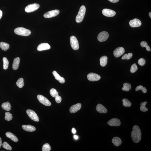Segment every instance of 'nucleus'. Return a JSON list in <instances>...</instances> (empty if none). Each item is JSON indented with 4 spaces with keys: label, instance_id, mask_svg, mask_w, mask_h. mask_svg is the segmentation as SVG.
<instances>
[{
    "label": "nucleus",
    "instance_id": "f257e3e1",
    "mask_svg": "<svg viewBox=\"0 0 151 151\" xmlns=\"http://www.w3.org/2000/svg\"><path fill=\"white\" fill-rule=\"evenodd\" d=\"M132 130L131 133V138L133 142L139 143L140 142L142 136L140 128L138 126L135 125L133 126Z\"/></svg>",
    "mask_w": 151,
    "mask_h": 151
},
{
    "label": "nucleus",
    "instance_id": "f03ea898",
    "mask_svg": "<svg viewBox=\"0 0 151 151\" xmlns=\"http://www.w3.org/2000/svg\"><path fill=\"white\" fill-rule=\"evenodd\" d=\"M14 32L18 35L24 36H29L31 33V32L30 30L22 27H18L15 29Z\"/></svg>",
    "mask_w": 151,
    "mask_h": 151
},
{
    "label": "nucleus",
    "instance_id": "7ed1b4c3",
    "mask_svg": "<svg viewBox=\"0 0 151 151\" xmlns=\"http://www.w3.org/2000/svg\"><path fill=\"white\" fill-rule=\"evenodd\" d=\"M86 10V8L84 6H82L80 7L78 14L76 17V22L80 23L83 20L85 16Z\"/></svg>",
    "mask_w": 151,
    "mask_h": 151
},
{
    "label": "nucleus",
    "instance_id": "20e7f679",
    "mask_svg": "<svg viewBox=\"0 0 151 151\" xmlns=\"http://www.w3.org/2000/svg\"><path fill=\"white\" fill-rule=\"evenodd\" d=\"M70 45L72 49L75 50L79 49V43L76 38L74 36H72L70 38Z\"/></svg>",
    "mask_w": 151,
    "mask_h": 151
},
{
    "label": "nucleus",
    "instance_id": "39448f33",
    "mask_svg": "<svg viewBox=\"0 0 151 151\" xmlns=\"http://www.w3.org/2000/svg\"><path fill=\"white\" fill-rule=\"evenodd\" d=\"M40 5L37 3H34L28 5L25 9L26 12H31L37 10L39 8Z\"/></svg>",
    "mask_w": 151,
    "mask_h": 151
},
{
    "label": "nucleus",
    "instance_id": "423d86ee",
    "mask_svg": "<svg viewBox=\"0 0 151 151\" xmlns=\"http://www.w3.org/2000/svg\"><path fill=\"white\" fill-rule=\"evenodd\" d=\"M27 114L29 117L33 121L38 122L39 121V119L37 114L34 111L28 110L26 111Z\"/></svg>",
    "mask_w": 151,
    "mask_h": 151
},
{
    "label": "nucleus",
    "instance_id": "0eeeda50",
    "mask_svg": "<svg viewBox=\"0 0 151 151\" xmlns=\"http://www.w3.org/2000/svg\"><path fill=\"white\" fill-rule=\"evenodd\" d=\"M38 100L41 104L46 106H50L51 103L47 98L43 95H39L37 96Z\"/></svg>",
    "mask_w": 151,
    "mask_h": 151
},
{
    "label": "nucleus",
    "instance_id": "6e6552de",
    "mask_svg": "<svg viewBox=\"0 0 151 151\" xmlns=\"http://www.w3.org/2000/svg\"><path fill=\"white\" fill-rule=\"evenodd\" d=\"M60 13V11L58 10H55L48 11L44 15V17L46 18H50L56 16Z\"/></svg>",
    "mask_w": 151,
    "mask_h": 151
},
{
    "label": "nucleus",
    "instance_id": "1a4fd4ad",
    "mask_svg": "<svg viewBox=\"0 0 151 151\" xmlns=\"http://www.w3.org/2000/svg\"><path fill=\"white\" fill-rule=\"evenodd\" d=\"M88 79L91 81H98L101 79V77L98 74L94 73H90L87 76Z\"/></svg>",
    "mask_w": 151,
    "mask_h": 151
},
{
    "label": "nucleus",
    "instance_id": "9d476101",
    "mask_svg": "<svg viewBox=\"0 0 151 151\" xmlns=\"http://www.w3.org/2000/svg\"><path fill=\"white\" fill-rule=\"evenodd\" d=\"M109 34L108 32L106 31H103L99 33L97 37L98 41L100 42L105 41L108 39Z\"/></svg>",
    "mask_w": 151,
    "mask_h": 151
},
{
    "label": "nucleus",
    "instance_id": "9b49d317",
    "mask_svg": "<svg viewBox=\"0 0 151 151\" xmlns=\"http://www.w3.org/2000/svg\"><path fill=\"white\" fill-rule=\"evenodd\" d=\"M125 52V49L123 47H118L114 50L113 55L115 57L118 58L123 55Z\"/></svg>",
    "mask_w": 151,
    "mask_h": 151
},
{
    "label": "nucleus",
    "instance_id": "f8f14e48",
    "mask_svg": "<svg viewBox=\"0 0 151 151\" xmlns=\"http://www.w3.org/2000/svg\"><path fill=\"white\" fill-rule=\"evenodd\" d=\"M102 13L104 16L108 17H112L115 16L116 13L115 11L108 9H104L103 10Z\"/></svg>",
    "mask_w": 151,
    "mask_h": 151
},
{
    "label": "nucleus",
    "instance_id": "ddd939ff",
    "mask_svg": "<svg viewBox=\"0 0 151 151\" xmlns=\"http://www.w3.org/2000/svg\"><path fill=\"white\" fill-rule=\"evenodd\" d=\"M108 124L110 126L118 127L121 125V122L119 119L116 118H113L109 121Z\"/></svg>",
    "mask_w": 151,
    "mask_h": 151
},
{
    "label": "nucleus",
    "instance_id": "4468645a",
    "mask_svg": "<svg viewBox=\"0 0 151 151\" xmlns=\"http://www.w3.org/2000/svg\"><path fill=\"white\" fill-rule=\"evenodd\" d=\"M129 24L132 28L139 27L142 24L141 21L137 19H134L130 21Z\"/></svg>",
    "mask_w": 151,
    "mask_h": 151
},
{
    "label": "nucleus",
    "instance_id": "2eb2a0df",
    "mask_svg": "<svg viewBox=\"0 0 151 151\" xmlns=\"http://www.w3.org/2000/svg\"><path fill=\"white\" fill-rule=\"evenodd\" d=\"M50 46L47 43H41L38 46L37 50L38 51H41L48 50L50 49Z\"/></svg>",
    "mask_w": 151,
    "mask_h": 151
},
{
    "label": "nucleus",
    "instance_id": "dca6fc26",
    "mask_svg": "<svg viewBox=\"0 0 151 151\" xmlns=\"http://www.w3.org/2000/svg\"><path fill=\"white\" fill-rule=\"evenodd\" d=\"M81 107V104L80 103L74 105L70 108V112L71 113H75L80 109Z\"/></svg>",
    "mask_w": 151,
    "mask_h": 151
},
{
    "label": "nucleus",
    "instance_id": "f3484780",
    "mask_svg": "<svg viewBox=\"0 0 151 151\" xmlns=\"http://www.w3.org/2000/svg\"><path fill=\"white\" fill-rule=\"evenodd\" d=\"M97 112L101 113H106L108 112V110L105 107L101 104H98L96 108Z\"/></svg>",
    "mask_w": 151,
    "mask_h": 151
},
{
    "label": "nucleus",
    "instance_id": "a211bd4d",
    "mask_svg": "<svg viewBox=\"0 0 151 151\" xmlns=\"http://www.w3.org/2000/svg\"><path fill=\"white\" fill-rule=\"evenodd\" d=\"M52 73L55 79L57 80H58L60 83H65V80L64 78L63 77H61L56 71L55 70V71H53Z\"/></svg>",
    "mask_w": 151,
    "mask_h": 151
},
{
    "label": "nucleus",
    "instance_id": "6ab92c4d",
    "mask_svg": "<svg viewBox=\"0 0 151 151\" xmlns=\"http://www.w3.org/2000/svg\"><path fill=\"white\" fill-rule=\"evenodd\" d=\"M23 129L27 131L33 132L36 130V128L33 126L30 125H23L22 126Z\"/></svg>",
    "mask_w": 151,
    "mask_h": 151
},
{
    "label": "nucleus",
    "instance_id": "aec40b11",
    "mask_svg": "<svg viewBox=\"0 0 151 151\" xmlns=\"http://www.w3.org/2000/svg\"><path fill=\"white\" fill-rule=\"evenodd\" d=\"M112 142L113 144L116 147L119 146L122 144V141L119 137H115L112 139Z\"/></svg>",
    "mask_w": 151,
    "mask_h": 151
},
{
    "label": "nucleus",
    "instance_id": "412c9836",
    "mask_svg": "<svg viewBox=\"0 0 151 151\" xmlns=\"http://www.w3.org/2000/svg\"><path fill=\"white\" fill-rule=\"evenodd\" d=\"M20 62V59L18 57L14 59L12 64V68L14 70L18 69Z\"/></svg>",
    "mask_w": 151,
    "mask_h": 151
},
{
    "label": "nucleus",
    "instance_id": "4be33fe9",
    "mask_svg": "<svg viewBox=\"0 0 151 151\" xmlns=\"http://www.w3.org/2000/svg\"><path fill=\"white\" fill-rule=\"evenodd\" d=\"M6 135L7 137L10 139L11 140L15 142H18V138L15 135L10 132H7L6 133Z\"/></svg>",
    "mask_w": 151,
    "mask_h": 151
},
{
    "label": "nucleus",
    "instance_id": "5701e85b",
    "mask_svg": "<svg viewBox=\"0 0 151 151\" xmlns=\"http://www.w3.org/2000/svg\"><path fill=\"white\" fill-rule=\"evenodd\" d=\"M108 57L106 56H103L100 58V64L102 67L106 65L108 62Z\"/></svg>",
    "mask_w": 151,
    "mask_h": 151
},
{
    "label": "nucleus",
    "instance_id": "b1692460",
    "mask_svg": "<svg viewBox=\"0 0 151 151\" xmlns=\"http://www.w3.org/2000/svg\"><path fill=\"white\" fill-rule=\"evenodd\" d=\"M1 107L4 110L7 111H9L11 109V105L8 101L7 102L3 103L2 104Z\"/></svg>",
    "mask_w": 151,
    "mask_h": 151
},
{
    "label": "nucleus",
    "instance_id": "393cba45",
    "mask_svg": "<svg viewBox=\"0 0 151 151\" xmlns=\"http://www.w3.org/2000/svg\"><path fill=\"white\" fill-rule=\"evenodd\" d=\"M123 85V87L122 88V90L123 91H128L131 89V84L129 83H124Z\"/></svg>",
    "mask_w": 151,
    "mask_h": 151
},
{
    "label": "nucleus",
    "instance_id": "a878e982",
    "mask_svg": "<svg viewBox=\"0 0 151 151\" xmlns=\"http://www.w3.org/2000/svg\"><path fill=\"white\" fill-rule=\"evenodd\" d=\"M10 46L8 43L1 42L0 43V47L3 50L7 51L9 48Z\"/></svg>",
    "mask_w": 151,
    "mask_h": 151
},
{
    "label": "nucleus",
    "instance_id": "bb28decb",
    "mask_svg": "<svg viewBox=\"0 0 151 151\" xmlns=\"http://www.w3.org/2000/svg\"><path fill=\"white\" fill-rule=\"evenodd\" d=\"M17 86L20 88H21L24 86V79L22 78H20L18 80L16 83Z\"/></svg>",
    "mask_w": 151,
    "mask_h": 151
},
{
    "label": "nucleus",
    "instance_id": "cd10ccee",
    "mask_svg": "<svg viewBox=\"0 0 151 151\" xmlns=\"http://www.w3.org/2000/svg\"><path fill=\"white\" fill-rule=\"evenodd\" d=\"M147 103L146 101H145L144 102H142L141 103V107H140V109L141 111L146 112L148 110V109L146 107Z\"/></svg>",
    "mask_w": 151,
    "mask_h": 151
},
{
    "label": "nucleus",
    "instance_id": "c85d7f7f",
    "mask_svg": "<svg viewBox=\"0 0 151 151\" xmlns=\"http://www.w3.org/2000/svg\"><path fill=\"white\" fill-rule=\"evenodd\" d=\"M3 68L5 70H7L8 68L9 61L6 57H4L3 59Z\"/></svg>",
    "mask_w": 151,
    "mask_h": 151
},
{
    "label": "nucleus",
    "instance_id": "c756f323",
    "mask_svg": "<svg viewBox=\"0 0 151 151\" xmlns=\"http://www.w3.org/2000/svg\"><path fill=\"white\" fill-rule=\"evenodd\" d=\"M122 101H123V105L124 106L129 107H130L131 106V103L128 99H124Z\"/></svg>",
    "mask_w": 151,
    "mask_h": 151
},
{
    "label": "nucleus",
    "instance_id": "7c9ffc66",
    "mask_svg": "<svg viewBox=\"0 0 151 151\" xmlns=\"http://www.w3.org/2000/svg\"><path fill=\"white\" fill-rule=\"evenodd\" d=\"M50 92L51 96L54 98L59 95L58 93L57 92L56 90L54 89H51Z\"/></svg>",
    "mask_w": 151,
    "mask_h": 151
},
{
    "label": "nucleus",
    "instance_id": "2f4dec72",
    "mask_svg": "<svg viewBox=\"0 0 151 151\" xmlns=\"http://www.w3.org/2000/svg\"><path fill=\"white\" fill-rule=\"evenodd\" d=\"M141 45L143 47H146V50L149 51H151V49L150 47L148 45V44L146 42L142 41L141 43Z\"/></svg>",
    "mask_w": 151,
    "mask_h": 151
},
{
    "label": "nucleus",
    "instance_id": "473e14b6",
    "mask_svg": "<svg viewBox=\"0 0 151 151\" xmlns=\"http://www.w3.org/2000/svg\"><path fill=\"white\" fill-rule=\"evenodd\" d=\"M5 119L7 121H9L12 120L13 116L12 114L9 112L5 113Z\"/></svg>",
    "mask_w": 151,
    "mask_h": 151
},
{
    "label": "nucleus",
    "instance_id": "72a5a7b5",
    "mask_svg": "<svg viewBox=\"0 0 151 151\" xmlns=\"http://www.w3.org/2000/svg\"><path fill=\"white\" fill-rule=\"evenodd\" d=\"M140 90L142 91L143 93H145L147 92V91L146 88L143 87L142 85L138 86L136 88L135 91H136Z\"/></svg>",
    "mask_w": 151,
    "mask_h": 151
},
{
    "label": "nucleus",
    "instance_id": "f704fd0d",
    "mask_svg": "<svg viewBox=\"0 0 151 151\" xmlns=\"http://www.w3.org/2000/svg\"><path fill=\"white\" fill-rule=\"evenodd\" d=\"M133 54L132 53H129L128 54H124L123 57H122V60H130L132 57Z\"/></svg>",
    "mask_w": 151,
    "mask_h": 151
},
{
    "label": "nucleus",
    "instance_id": "c9c22d12",
    "mask_svg": "<svg viewBox=\"0 0 151 151\" xmlns=\"http://www.w3.org/2000/svg\"><path fill=\"white\" fill-rule=\"evenodd\" d=\"M3 148L7 150L10 151L12 150V148L8 143L6 142H3L2 144Z\"/></svg>",
    "mask_w": 151,
    "mask_h": 151
},
{
    "label": "nucleus",
    "instance_id": "e433bc0d",
    "mask_svg": "<svg viewBox=\"0 0 151 151\" xmlns=\"http://www.w3.org/2000/svg\"><path fill=\"white\" fill-rule=\"evenodd\" d=\"M51 147L48 143L44 144L42 148V151H49L51 150Z\"/></svg>",
    "mask_w": 151,
    "mask_h": 151
},
{
    "label": "nucleus",
    "instance_id": "4c0bfd02",
    "mask_svg": "<svg viewBox=\"0 0 151 151\" xmlns=\"http://www.w3.org/2000/svg\"><path fill=\"white\" fill-rule=\"evenodd\" d=\"M138 70L137 65L135 64H133L131 66L130 71L131 73H134L136 72Z\"/></svg>",
    "mask_w": 151,
    "mask_h": 151
},
{
    "label": "nucleus",
    "instance_id": "58836bf2",
    "mask_svg": "<svg viewBox=\"0 0 151 151\" xmlns=\"http://www.w3.org/2000/svg\"><path fill=\"white\" fill-rule=\"evenodd\" d=\"M138 62L140 65L143 66L146 64V61L144 58H141L139 60Z\"/></svg>",
    "mask_w": 151,
    "mask_h": 151
},
{
    "label": "nucleus",
    "instance_id": "ea45409f",
    "mask_svg": "<svg viewBox=\"0 0 151 151\" xmlns=\"http://www.w3.org/2000/svg\"><path fill=\"white\" fill-rule=\"evenodd\" d=\"M55 101L57 103H60L62 101L61 97L59 95L55 97Z\"/></svg>",
    "mask_w": 151,
    "mask_h": 151
},
{
    "label": "nucleus",
    "instance_id": "a19ab883",
    "mask_svg": "<svg viewBox=\"0 0 151 151\" xmlns=\"http://www.w3.org/2000/svg\"><path fill=\"white\" fill-rule=\"evenodd\" d=\"M109 1L113 3H116L119 1V0H108Z\"/></svg>",
    "mask_w": 151,
    "mask_h": 151
},
{
    "label": "nucleus",
    "instance_id": "79ce46f5",
    "mask_svg": "<svg viewBox=\"0 0 151 151\" xmlns=\"http://www.w3.org/2000/svg\"><path fill=\"white\" fill-rule=\"evenodd\" d=\"M72 133H73V134H75L76 132V130L74 128H73L72 129Z\"/></svg>",
    "mask_w": 151,
    "mask_h": 151
},
{
    "label": "nucleus",
    "instance_id": "37998d69",
    "mask_svg": "<svg viewBox=\"0 0 151 151\" xmlns=\"http://www.w3.org/2000/svg\"><path fill=\"white\" fill-rule=\"evenodd\" d=\"M2 140L1 138L0 137V148H1V147L2 145Z\"/></svg>",
    "mask_w": 151,
    "mask_h": 151
},
{
    "label": "nucleus",
    "instance_id": "c03bdc74",
    "mask_svg": "<svg viewBox=\"0 0 151 151\" xmlns=\"http://www.w3.org/2000/svg\"><path fill=\"white\" fill-rule=\"evenodd\" d=\"M2 15V12L1 10H0V19L1 18Z\"/></svg>",
    "mask_w": 151,
    "mask_h": 151
},
{
    "label": "nucleus",
    "instance_id": "a18cd8bd",
    "mask_svg": "<svg viewBox=\"0 0 151 151\" xmlns=\"http://www.w3.org/2000/svg\"><path fill=\"white\" fill-rule=\"evenodd\" d=\"M74 139H76V140H77L78 139V136L76 135H74Z\"/></svg>",
    "mask_w": 151,
    "mask_h": 151
},
{
    "label": "nucleus",
    "instance_id": "49530a36",
    "mask_svg": "<svg viewBox=\"0 0 151 151\" xmlns=\"http://www.w3.org/2000/svg\"><path fill=\"white\" fill-rule=\"evenodd\" d=\"M149 16H150V18H151V12H150V13H149Z\"/></svg>",
    "mask_w": 151,
    "mask_h": 151
}]
</instances>
